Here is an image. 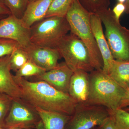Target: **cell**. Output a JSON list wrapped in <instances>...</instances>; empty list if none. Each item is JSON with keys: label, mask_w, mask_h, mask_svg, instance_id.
<instances>
[{"label": "cell", "mask_w": 129, "mask_h": 129, "mask_svg": "<svg viewBox=\"0 0 129 129\" xmlns=\"http://www.w3.org/2000/svg\"><path fill=\"white\" fill-rule=\"evenodd\" d=\"M90 23L97 45L103 62L102 70L108 74L111 64L115 59L113 57L108 43L103 32L102 22L97 14L91 13Z\"/></svg>", "instance_id": "cell-12"}, {"label": "cell", "mask_w": 129, "mask_h": 129, "mask_svg": "<svg viewBox=\"0 0 129 129\" xmlns=\"http://www.w3.org/2000/svg\"><path fill=\"white\" fill-rule=\"evenodd\" d=\"M28 60L27 54L23 48L21 47L16 48L11 54V69L16 72Z\"/></svg>", "instance_id": "cell-21"}, {"label": "cell", "mask_w": 129, "mask_h": 129, "mask_svg": "<svg viewBox=\"0 0 129 129\" xmlns=\"http://www.w3.org/2000/svg\"><path fill=\"white\" fill-rule=\"evenodd\" d=\"M30 27L12 14L0 20V38L12 40L25 48L31 44Z\"/></svg>", "instance_id": "cell-9"}, {"label": "cell", "mask_w": 129, "mask_h": 129, "mask_svg": "<svg viewBox=\"0 0 129 129\" xmlns=\"http://www.w3.org/2000/svg\"><path fill=\"white\" fill-rule=\"evenodd\" d=\"M46 71L29 60L20 69L16 72L14 76L24 78L33 77L41 74Z\"/></svg>", "instance_id": "cell-22"}, {"label": "cell", "mask_w": 129, "mask_h": 129, "mask_svg": "<svg viewBox=\"0 0 129 129\" xmlns=\"http://www.w3.org/2000/svg\"><path fill=\"white\" fill-rule=\"evenodd\" d=\"M6 16H0V20H1V19H2L4 18L5 17H6Z\"/></svg>", "instance_id": "cell-34"}, {"label": "cell", "mask_w": 129, "mask_h": 129, "mask_svg": "<svg viewBox=\"0 0 129 129\" xmlns=\"http://www.w3.org/2000/svg\"><path fill=\"white\" fill-rule=\"evenodd\" d=\"M108 110L116 129H129V112L122 108Z\"/></svg>", "instance_id": "cell-19"}, {"label": "cell", "mask_w": 129, "mask_h": 129, "mask_svg": "<svg viewBox=\"0 0 129 129\" xmlns=\"http://www.w3.org/2000/svg\"><path fill=\"white\" fill-rule=\"evenodd\" d=\"M125 7L124 3H118L114 7L112 11L115 18L118 21H119L122 14L125 11Z\"/></svg>", "instance_id": "cell-26"}, {"label": "cell", "mask_w": 129, "mask_h": 129, "mask_svg": "<svg viewBox=\"0 0 129 129\" xmlns=\"http://www.w3.org/2000/svg\"><path fill=\"white\" fill-rule=\"evenodd\" d=\"M0 129H22L18 128H0Z\"/></svg>", "instance_id": "cell-32"}, {"label": "cell", "mask_w": 129, "mask_h": 129, "mask_svg": "<svg viewBox=\"0 0 129 129\" xmlns=\"http://www.w3.org/2000/svg\"><path fill=\"white\" fill-rule=\"evenodd\" d=\"M96 129H117L112 119L108 117L102 124L96 127Z\"/></svg>", "instance_id": "cell-27"}, {"label": "cell", "mask_w": 129, "mask_h": 129, "mask_svg": "<svg viewBox=\"0 0 129 129\" xmlns=\"http://www.w3.org/2000/svg\"><path fill=\"white\" fill-rule=\"evenodd\" d=\"M69 31L70 26L66 18H47L30 27V42L41 47L56 48L61 40Z\"/></svg>", "instance_id": "cell-5"}, {"label": "cell", "mask_w": 129, "mask_h": 129, "mask_svg": "<svg viewBox=\"0 0 129 129\" xmlns=\"http://www.w3.org/2000/svg\"><path fill=\"white\" fill-rule=\"evenodd\" d=\"M24 49L29 61L46 71L56 67L62 57L57 48L41 47L31 44Z\"/></svg>", "instance_id": "cell-10"}, {"label": "cell", "mask_w": 129, "mask_h": 129, "mask_svg": "<svg viewBox=\"0 0 129 129\" xmlns=\"http://www.w3.org/2000/svg\"><path fill=\"white\" fill-rule=\"evenodd\" d=\"M13 78L21 89V98L32 106L70 116L73 114L78 103L68 94L43 81H30L14 75Z\"/></svg>", "instance_id": "cell-1"}, {"label": "cell", "mask_w": 129, "mask_h": 129, "mask_svg": "<svg viewBox=\"0 0 129 129\" xmlns=\"http://www.w3.org/2000/svg\"><path fill=\"white\" fill-rule=\"evenodd\" d=\"M35 1H36V0H29V3H30Z\"/></svg>", "instance_id": "cell-36"}, {"label": "cell", "mask_w": 129, "mask_h": 129, "mask_svg": "<svg viewBox=\"0 0 129 129\" xmlns=\"http://www.w3.org/2000/svg\"><path fill=\"white\" fill-rule=\"evenodd\" d=\"M109 116L103 106L78 104L65 129H92L102 124Z\"/></svg>", "instance_id": "cell-8"}, {"label": "cell", "mask_w": 129, "mask_h": 129, "mask_svg": "<svg viewBox=\"0 0 129 129\" xmlns=\"http://www.w3.org/2000/svg\"><path fill=\"white\" fill-rule=\"evenodd\" d=\"M56 48L73 72L82 70L88 73L94 70L85 44L71 32L61 40Z\"/></svg>", "instance_id": "cell-6"}, {"label": "cell", "mask_w": 129, "mask_h": 129, "mask_svg": "<svg viewBox=\"0 0 129 129\" xmlns=\"http://www.w3.org/2000/svg\"><path fill=\"white\" fill-rule=\"evenodd\" d=\"M108 75L113 80L125 90L129 88V61L114 60Z\"/></svg>", "instance_id": "cell-17"}, {"label": "cell", "mask_w": 129, "mask_h": 129, "mask_svg": "<svg viewBox=\"0 0 129 129\" xmlns=\"http://www.w3.org/2000/svg\"><path fill=\"white\" fill-rule=\"evenodd\" d=\"M92 129H96V127H95V128H94Z\"/></svg>", "instance_id": "cell-37"}, {"label": "cell", "mask_w": 129, "mask_h": 129, "mask_svg": "<svg viewBox=\"0 0 129 129\" xmlns=\"http://www.w3.org/2000/svg\"><path fill=\"white\" fill-rule=\"evenodd\" d=\"M118 3H124L126 0H117Z\"/></svg>", "instance_id": "cell-31"}, {"label": "cell", "mask_w": 129, "mask_h": 129, "mask_svg": "<svg viewBox=\"0 0 129 129\" xmlns=\"http://www.w3.org/2000/svg\"><path fill=\"white\" fill-rule=\"evenodd\" d=\"M91 14L80 0H74L65 18L70 26V32L79 37L88 48L94 68L102 69L103 60L91 25Z\"/></svg>", "instance_id": "cell-2"}, {"label": "cell", "mask_w": 129, "mask_h": 129, "mask_svg": "<svg viewBox=\"0 0 129 129\" xmlns=\"http://www.w3.org/2000/svg\"><path fill=\"white\" fill-rule=\"evenodd\" d=\"M74 0H53L45 18L52 17H65Z\"/></svg>", "instance_id": "cell-18"}, {"label": "cell", "mask_w": 129, "mask_h": 129, "mask_svg": "<svg viewBox=\"0 0 129 129\" xmlns=\"http://www.w3.org/2000/svg\"><path fill=\"white\" fill-rule=\"evenodd\" d=\"M73 73L63 62L58 63L52 69L33 77L38 81H45L56 89L68 94L70 82Z\"/></svg>", "instance_id": "cell-11"}, {"label": "cell", "mask_w": 129, "mask_h": 129, "mask_svg": "<svg viewBox=\"0 0 129 129\" xmlns=\"http://www.w3.org/2000/svg\"><path fill=\"white\" fill-rule=\"evenodd\" d=\"M124 4L125 7V12L126 14H129V0H126Z\"/></svg>", "instance_id": "cell-30"}, {"label": "cell", "mask_w": 129, "mask_h": 129, "mask_svg": "<svg viewBox=\"0 0 129 129\" xmlns=\"http://www.w3.org/2000/svg\"><path fill=\"white\" fill-rule=\"evenodd\" d=\"M129 107V88L126 91L124 96L123 97L119 108H124Z\"/></svg>", "instance_id": "cell-28"}, {"label": "cell", "mask_w": 129, "mask_h": 129, "mask_svg": "<svg viewBox=\"0 0 129 129\" xmlns=\"http://www.w3.org/2000/svg\"><path fill=\"white\" fill-rule=\"evenodd\" d=\"M19 47L21 46L16 41L0 38V58L11 55L14 50Z\"/></svg>", "instance_id": "cell-25"}, {"label": "cell", "mask_w": 129, "mask_h": 129, "mask_svg": "<svg viewBox=\"0 0 129 129\" xmlns=\"http://www.w3.org/2000/svg\"><path fill=\"white\" fill-rule=\"evenodd\" d=\"M11 14V12L5 4L0 3V16H8Z\"/></svg>", "instance_id": "cell-29"}, {"label": "cell", "mask_w": 129, "mask_h": 129, "mask_svg": "<svg viewBox=\"0 0 129 129\" xmlns=\"http://www.w3.org/2000/svg\"><path fill=\"white\" fill-rule=\"evenodd\" d=\"M125 111H127V112H129V107H127L125 108H123Z\"/></svg>", "instance_id": "cell-33"}, {"label": "cell", "mask_w": 129, "mask_h": 129, "mask_svg": "<svg viewBox=\"0 0 129 129\" xmlns=\"http://www.w3.org/2000/svg\"><path fill=\"white\" fill-rule=\"evenodd\" d=\"M84 7L92 13L107 9L110 4V0H80Z\"/></svg>", "instance_id": "cell-23"}, {"label": "cell", "mask_w": 129, "mask_h": 129, "mask_svg": "<svg viewBox=\"0 0 129 129\" xmlns=\"http://www.w3.org/2000/svg\"><path fill=\"white\" fill-rule=\"evenodd\" d=\"M43 129V124L34 107L22 98L13 99L5 118L3 128Z\"/></svg>", "instance_id": "cell-7"}, {"label": "cell", "mask_w": 129, "mask_h": 129, "mask_svg": "<svg viewBox=\"0 0 129 129\" xmlns=\"http://www.w3.org/2000/svg\"><path fill=\"white\" fill-rule=\"evenodd\" d=\"M53 0H36L29 3L21 20L30 27L35 23L45 18Z\"/></svg>", "instance_id": "cell-15"}, {"label": "cell", "mask_w": 129, "mask_h": 129, "mask_svg": "<svg viewBox=\"0 0 129 129\" xmlns=\"http://www.w3.org/2000/svg\"><path fill=\"white\" fill-rule=\"evenodd\" d=\"M96 14L105 27V36L114 58L129 61V29L116 19L110 8Z\"/></svg>", "instance_id": "cell-4"}, {"label": "cell", "mask_w": 129, "mask_h": 129, "mask_svg": "<svg viewBox=\"0 0 129 129\" xmlns=\"http://www.w3.org/2000/svg\"><path fill=\"white\" fill-rule=\"evenodd\" d=\"M11 14L20 19L23 17L29 2V0H4Z\"/></svg>", "instance_id": "cell-20"}, {"label": "cell", "mask_w": 129, "mask_h": 129, "mask_svg": "<svg viewBox=\"0 0 129 129\" xmlns=\"http://www.w3.org/2000/svg\"><path fill=\"white\" fill-rule=\"evenodd\" d=\"M11 55L0 58V92L13 99L21 98L20 88L11 73Z\"/></svg>", "instance_id": "cell-14"}, {"label": "cell", "mask_w": 129, "mask_h": 129, "mask_svg": "<svg viewBox=\"0 0 129 129\" xmlns=\"http://www.w3.org/2000/svg\"><path fill=\"white\" fill-rule=\"evenodd\" d=\"M0 3L4 4V0H0Z\"/></svg>", "instance_id": "cell-35"}, {"label": "cell", "mask_w": 129, "mask_h": 129, "mask_svg": "<svg viewBox=\"0 0 129 129\" xmlns=\"http://www.w3.org/2000/svg\"><path fill=\"white\" fill-rule=\"evenodd\" d=\"M89 74L80 70L74 72L69 87L68 94L78 104H86L90 91Z\"/></svg>", "instance_id": "cell-13"}, {"label": "cell", "mask_w": 129, "mask_h": 129, "mask_svg": "<svg viewBox=\"0 0 129 129\" xmlns=\"http://www.w3.org/2000/svg\"><path fill=\"white\" fill-rule=\"evenodd\" d=\"M35 107L42 120L43 129H65L72 116L57 112L47 111L37 107Z\"/></svg>", "instance_id": "cell-16"}, {"label": "cell", "mask_w": 129, "mask_h": 129, "mask_svg": "<svg viewBox=\"0 0 129 129\" xmlns=\"http://www.w3.org/2000/svg\"><path fill=\"white\" fill-rule=\"evenodd\" d=\"M13 98L0 92V128H3L4 121L11 107Z\"/></svg>", "instance_id": "cell-24"}, {"label": "cell", "mask_w": 129, "mask_h": 129, "mask_svg": "<svg viewBox=\"0 0 129 129\" xmlns=\"http://www.w3.org/2000/svg\"><path fill=\"white\" fill-rule=\"evenodd\" d=\"M90 73L89 94L86 104L103 106L110 110L119 108L125 90L102 69H94Z\"/></svg>", "instance_id": "cell-3"}]
</instances>
